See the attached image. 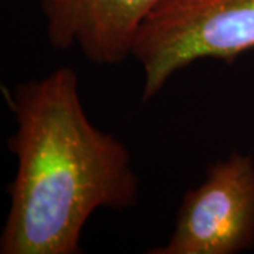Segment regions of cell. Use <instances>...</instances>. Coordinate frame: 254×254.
I'll list each match as a JSON object with an SVG mask.
<instances>
[{
    "mask_svg": "<svg viewBox=\"0 0 254 254\" xmlns=\"http://www.w3.org/2000/svg\"><path fill=\"white\" fill-rule=\"evenodd\" d=\"M4 93L16 120L7 148L17 170L7 187L0 253H81L82 230L98 209L137 205L140 180L131 154L89 120L69 66Z\"/></svg>",
    "mask_w": 254,
    "mask_h": 254,
    "instance_id": "obj_1",
    "label": "cell"
},
{
    "mask_svg": "<svg viewBox=\"0 0 254 254\" xmlns=\"http://www.w3.org/2000/svg\"><path fill=\"white\" fill-rule=\"evenodd\" d=\"M254 48V0H161L131 48L144 73L141 100L174 73L205 58L233 64Z\"/></svg>",
    "mask_w": 254,
    "mask_h": 254,
    "instance_id": "obj_2",
    "label": "cell"
},
{
    "mask_svg": "<svg viewBox=\"0 0 254 254\" xmlns=\"http://www.w3.org/2000/svg\"><path fill=\"white\" fill-rule=\"evenodd\" d=\"M254 247V158L232 151L188 190L173 235L150 254H237Z\"/></svg>",
    "mask_w": 254,
    "mask_h": 254,
    "instance_id": "obj_3",
    "label": "cell"
},
{
    "mask_svg": "<svg viewBox=\"0 0 254 254\" xmlns=\"http://www.w3.org/2000/svg\"><path fill=\"white\" fill-rule=\"evenodd\" d=\"M161 0H40L47 40L55 50L78 48L96 65H118Z\"/></svg>",
    "mask_w": 254,
    "mask_h": 254,
    "instance_id": "obj_4",
    "label": "cell"
}]
</instances>
